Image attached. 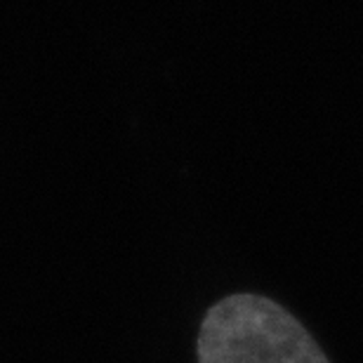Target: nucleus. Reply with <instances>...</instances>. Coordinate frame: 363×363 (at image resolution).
<instances>
[{"mask_svg": "<svg viewBox=\"0 0 363 363\" xmlns=\"http://www.w3.org/2000/svg\"><path fill=\"white\" fill-rule=\"evenodd\" d=\"M199 363H330L309 330L274 300L238 293L208 311Z\"/></svg>", "mask_w": 363, "mask_h": 363, "instance_id": "f257e3e1", "label": "nucleus"}]
</instances>
